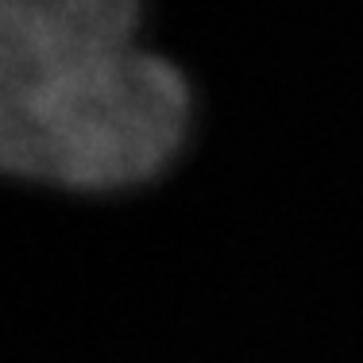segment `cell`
<instances>
[{
    "label": "cell",
    "instance_id": "6da1fadb",
    "mask_svg": "<svg viewBox=\"0 0 363 363\" xmlns=\"http://www.w3.org/2000/svg\"><path fill=\"white\" fill-rule=\"evenodd\" d=\"M194 89L147 43V0H0V182L108 201L170 174Z\"/></svg>",
    "mask_w": 363,
    "mask_h": 363
}]
</instances>
